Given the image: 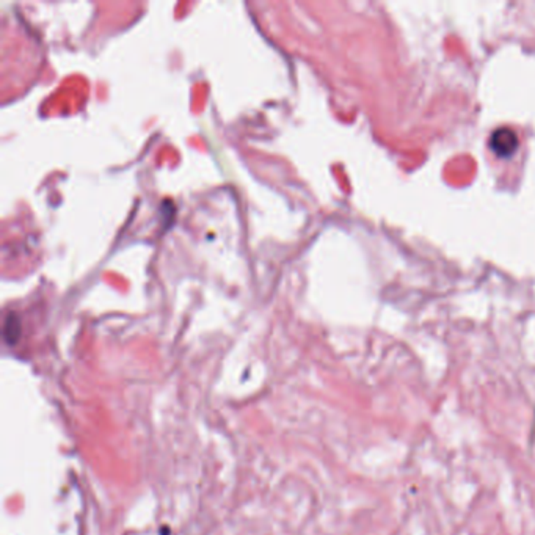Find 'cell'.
<instances>
[{
	"label": "cell",
	"instance_id": "1",
	"mask_svg": "<svg viewBox=\"0 0 535 535\" xmlns=\"http://www.w3.org/2000/svg\"><path fill=\"white\" fill-rule=\"evenodd\" d=\"M521 148V137L511 126L496 127L488 138V152L498 161H511Z\"/></svg>",
	"mask_w": 535,
	"mask_h": 535
},
{
	"label": "cell",
	"instance_id": "2",
	"mask_svg": "<svg viewBox=\"0 0 535 535\" xmlns=\"http://www.w3.org/2000/svg\"><path fill=\"white\" fill-rule=\"evenodd\" d=\"M3 336L8 344H15L19 339V336H21V321H19V317L15 313L6 316Z\"/></svg>",
	"mask_w": 535,
	"mask_h": 535
}]
</instances>
